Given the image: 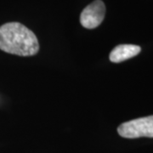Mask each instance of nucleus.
Listing matches in <instances>:
<instances>
[{"instance_id":"1","label":"nucleus","mask_w":153,"mask_h":153,"mask_svg":"<svg viewBox=\"0 0 153 153\" xmlns=\"http://www.w3.org/2000/svg\"><path fill=\"white\" fill-rule=\"evenodd\" d=\"M0 49L19 56H33L39 50L36 35L19 22H8L0 27Z\"/></svg>"},{"instance_id":"2","label":"nucleus","mask_w":153,"mask_h":153,"mask_svg":"<svg viewBox=\"0 0 153 153\" xmlns=\"http://www.w3.org/2000/svg\"><path fill=\"white\" fill-rule=\"evenodd\" d=\"M117 132L119 135L127 139L140 137L153 138V116L140 117L122 123Z\"/></svg>"},{"instance_id":"3","label":"nucleus","mask_w":153,"mask_h":153,"mask_svg":"<svg viewBox=\"0 0 153 153\" xmlns=\"http://www.w3.org/2000/svg\"><path fill=\"white\" fill-rule=\"evenodd\" d=\"M105 14V6L101 0H95L88 5L81 13L80 22L83 27L94 29L103 22Z\"/></svg>"},{"instance_id":"4","label":"nucleus","mask_w":153,"mask_h":153,"mask_svg":"<svg viewBox=\"0 0 153 153\" xmlns=\"http://www.w3.org/2000/svg\"><path fill=\"white\" fill-rule=\"evenodd\" d=\"M141 51V48L134 44H120L112 49L109 59L113 63H120L136 56Z\"/></svg>"}]
</instances>
